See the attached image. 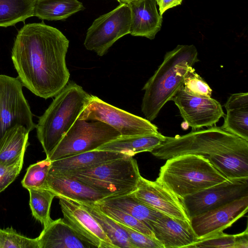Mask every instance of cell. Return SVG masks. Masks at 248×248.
<instances>
[{
    "instance_id": "obj_1",
    "label": "cell",
    "mask_w": 248,
    "mask_h": 248,
    "mask_svg": "<svg viewBox=\"0 0 248 248\" xmlns=\"http://www.w3.org/2000/svg\"><path fill=\"white\" fill-rule=\"evenodd\" d=\"M69 41L58 29L44 22L24 25L18 31L11 58L18 78L35 95L55 97L66 85Z\"/></svg>"
},
{
    "instance_id": "obj_2",
    "label": "cell",
    "mask_w": 248,
    "mask_h": 248,
    "mask_svg": "<svg viewBox=\"0 0 248 248\" xmlns=\"http://www.w3.org/2000/svg\"><path fill=\"white\" fill-rule=\"evenodd\" d=\"M193 45H177L167 52L163 62L142 88L145 91L141 111L146 119L154 120L164 105L184 84V76L189 66L199 61Z\"/></svg>"
},
{
    "instance_id": "obj_3",
    "label": "cell",
    "mask_w": 248,
    "mask_h": 248,
    "mask_svg": "<svg viewBox=\"0 0 248 248\" xmlns=\"http://www.w3.org/2000/svg\"><path fill=\"white\" fill-rule=\"evenodd\" d=\"M91 97L81 86L68 81L39 117L37 136L46 157L78 119Z\"/></svg>"
},
{
    "instance_id": "obj_4",
    "label": "cell",
    "mask_w": 248,
    "mask_h": 248,
    "mask_svg": "<svg viewBox=\"0 0 248 248\" xmlns=\"http://www.w3.org/2000/svg\"><path fill=\"white\" fill-rule=\"evenodd\" d=\"M228 180L206 157L189 154L167 159L156 181L182 198Z\"/></svg>"
},
{
    "instance_id": "obj_5",
    "label": "cell",
    "mask_w": 248,
    "mask_h": 248,
    "mask_svg": "<svg viewBox=\"0 0 248 248\" xmlns=\"http://www.w3.org/2000/svg\"><path fill=\"white\" fill-rule=\"evenodd\" d=\"M248 150V141L230 133L221 127L211 126L196 129L182 136L166 137L151 154L167 160L183 154H195L209 157L228 152Z\"/></svg>"
},
{
    "instance_id": "obj_6",
    "label": "cell",
    "mask_w": 248,
    "mask_h": 248,
    "mask_svg": "<svg viewBox=\"0 0 248 248\" xmlns=\"http://www.w3.org/2000/svg\"><path fill=\"white\" fill-rule=\"evenodd\" d=\"M60 174L76 178L109 197L132 193L141 176L137 160L131 156Z\"/></svg>"
},
{
    "instance_id": "obj_7",
    "label": "cell",
    "mask_w": 248,
    "mask_h": 248,
    "mask_svg": "<svg viewBox=\"0 0 248 248\" xmlns=\"http://www.w3.org/2000/svg\"><path fill=\"white\" fill-rule=\"evenodd\" d=\"M120 136L118 131L103 122L78 119L46 158L52 161L95 150Z\"/></svg>"
},
{
    "instance_id": "obj_8",
    "label": "cell",
    "mask_w": 248,
    "mask_h": 248,
    "mask_svg": "<svg viewBox=\"0 0 248 248\" xmlns=\"http://www.w3.org/2000/svg\"><path fill=\"white\" fill-rule=\"evenodd\" d=\"M78 119L103 122L115 129L121 136L159 133L157 126L147 119L116 108L93 95Z\"/></svg>"
},
{
    "instance_id": "obj_9",
    "label": "cell",
    "mask_w": 248,
    "mask_h": 248,
    "mask_svg": "<svg viewBox=\"0 0 248 248\" xmlns=\"http://www.w3.org/2000/svg\"><path fill=\"white\" fill-rule=\"evenodd\" d=\"M131 11L128 4L120 3L112 11L96 18L88 29L84 45L104 56L118 40L129 34Z\"/></svg>"
},
{
    "instance_id": "obj_10",
    "label": "cell",
    "mask_w": 248,
    "mask_h": 248,
    "mask_svg": "<svg viewBox=\"0 0 248 248\" xmlns=\"http://www.w3.org/2000/svg\"><path fill=\"white\" fill-rule=\"evenodd\" d=\"M22 87L18 77L0 75V141L5 133L16 125L29 132L36 127Z\"/></svg>"
},
{
    "instance_id": "obj_11",
    "label": "cell",
    "mask_w": 248,
    "mask_h": 248,
    "mask_svg": "<svg viewBox=\"0 0 248 248\" xmlns=\"http://www.w3.org/2000/svg\"><path fill=\"white\" fill-rule=\"evenodd\" d=\"M246 196H248V178L228 179L180 199L190 220Z\"/></svg>"
},
{
    "instance_id": "obj_12",
    "label": "cell",
    "mask_w": 248,
    "mask_h": 248,
    "mask_svg": "<svg viewBox=\"0 0 248 248\" xmlns=\"http://www.w3.org/2000/svg\"><path fill=\"white\" fill-rule=\"evenodd\" d=\"M181 115L192 130L216 125L225 115L221 104L216 100L192 93L184 84L171 98Z\"/></svg>"
},
{
    "instance_id": "obj_13",
    "label": "cell",
    "mask_w": 248,
    "mask_h": 248,
    "mask_svg": "<svg viewBox=\"0 0 248 248\" xmlns=\"http://www.w3.org/2000/svg\"><path fill=\"white\" fill-rule=\"evenodd\" d=\"M248 210V196L235 200L190 219L198 240L223 232L243 217Z\"/></svg>"
},
{
    "instance_id": "obj_14",
    "label": "cell",
    "mask_w": 248,
    "mask_h": 248,
    "mask_svg": "<svg viewBox=\"0 0 248 248\" xmlns=\"http://www.w3.org/2000/svg\"><path fill=\"white\" fill-rule=\"evenodd\" d=\"M131 194L141 203L164 215L190 222L180 198L156 181L141 176Z\"/></svg>"
},
{
    "instance_id": "obj_15",
    "label": "cell",
    "mask_w": 248,
    "mask_h": 248,
    "mask_svg": "<svg viewBox=\"0 0 248 248\" xmlns=\"http://www.w3.org/2000/svg\"><path fill=\"white\" fill-rule=\"evenodd\" d=\"M63 219L87 242L93 247L115 248L103 229L80 203L63 197H58Z\"/></svg>"
},
{
    "instance_id": "obj_16",
    "label": "cell",
    "mask_w": 248,
    "mask_h": 248,
    "mask_svg": "<svg viewBox=\"0 0 248 248\" xmlns=\"http://www.w3.org/2000/svg\"><path fill=\"white\" fill-rule=\"evenodd\" d=\"M147 226L163 248H189L198 240L190 222L165 215L150 222Z\"/></svg>"
},
{
    "instance_id": "obj_17",
    "label": "cell",
    "mask_w": 248,
    "mask_h": 248,
    "mask_svg": "<svg viewBox=\"0 0 248 248\" xmlns=\"http://www.w3.org/2000/svg\"><path fill=\"white\" fill-rule=\"evenodd\" d=\"M43 188L55 197L79 202L96 203L109 197L76 178L57 173L48 172Z\"/></svg>"
},
{
    "instance_id": "obj_18",
    "label": "cell",
    "mask_w": 248,
    "mask_h": 248,
    "mask_svg": "<svg viewBox=\"0 0 248 248\" xmlns=\"http://www.w3.org/2000/svg\"><path fill=\"white\" fill-rule=\"evenodd\" d=\"M127 3L131 11L129 34L154 39L162 23V16L157 11L156 0H135Z\"/></svg>"
},
{
    "instance_id": "obj_19",
    "label": "cell",
    "mask_w": 248,
    "mask_h": 248,
    "mask_svg": "<svg viewBox=\"0 0 248 248\" xmlns=\"http://www.w3.org/2000/svg\"><path fill=\"white\" fill-rule=\"evenodd\" d=\"M39 248H88L85 241L63 218L52 220L37 237Z\"/></svg>"
},
{
    "instance_id": "obj_20",
    "label": "cell",
    "mask_w": 248,
    "mask_h": 248,
    "mask_svg": "<svg viewBox=\"0 0 248 248\" xmlns=\"http://www.w3.org/2000/svg\"><path fill=\"white\" fill-rule=\"evenodd\" d=\"M129 156L123 153L95 150L51 161L49 173L75 171L114 159Z\"/></svg>"
},
{
    "instance_id": "obj_21",
    "label": "cell",
    "mask_w": 248,
    "mask_h": 248,
    "mask_svg": "<svg viewBox=\"0 0 248 248\" xmlns=\"http://www.w3.org/2000/svg\"><path fill=\"white\" fill-rule=\"evenodd\" d=\"M225 107L227 114L221 127L248 141V93L232 94Z\"/></svg>"
},
{
    "instance_id": "obj_22",
    "label": "cell",
    "mask_w": 248,
    "mask_h": 248,
    "mask_svg": "<svg viewBox=\"0 0 248 248\" xmlns=\"http://www.w3.org/2000/svg\"><path fill=\"white\" fill-rule=\"evenodd\" d=\"M160 133L144 136H120L96 150L123 153L133 156L144 152H151L165 139Z\"/></svg>"
},
{
    "instance_id": "obj_23",
    "label": "cell",
    "mask_w": 248,
    "mask_h": 248,
    "mask_svg": "<svg viewBox=\"0 0 248 248\" xmlns=\"http://www.w3.org/2000/svg\"><path fill=\"white\" fill-rule=\"evenodd\" d=\"M29 133L20 125L14 126L5 133L0 141V163L11 165L24 156Z\"/></svg>"
},
{
    "instance_id": "obj_24",
    "label": "cell",
    "mask_w": 248,
    "mask_h": 248,
    "mask_svg": "<svg viewBox=\"0 0 248 248\" xmlns=\"http://www.w3.org/2000/svg\"><path fill=\"white\" fill-rule=\"evenodd\" d=\"M207 159L228 179L248 178V150L228 152Z\"/></svg>"
},
{
    "instance_id": "obj_25",
    "label": "cell",
    "mask_w": 248,
    "mask_h": 248,
    "mask_svg": "<svg viewBox=\"0 0 248 248\" xmlns=\"http://www.w3.org/2000/svg\"><path fill=\"white\" fill-rule=\"evenodd\" d=\"M98 202L117 208L130 215L147 226L150 222L164 215L141 203L131 193L108 197Z\"/></svg>"
},
{
    "instance_id": "obj_26",
    "label": "cell",
    "mask_w": 248,
    "mask_h": 248,
    "mask_svg": "<svg viewBox=\"0 0 248 248\" xmlns=\"http://www.w3.org/2000/svg\"><path fill=\"white\" fill-rule=\"evenodd\" d=\"M84 9L78 0H36L34 16L42 20H61Z\"/></svg>"
},
{
    "instance_id": "obj_27",
    "label": "cell",
    "mask_w": 248,
    "mask_h": 248,
    "mask_svg": "<svg viewBox=\"0 0 248 248\" xmlns=\"http://www.w3.org/2000/svg\"><path fill=\"white\" fill-rule=\"evenodd\" d=\"M78 202L97 221L115 248H134L120 224L102 212L95 203Z\"/></svg>"
},
{
    "instance_id": "obj_28",
    "label": "cell",
    "mask_w": 248,
    "mask_h": 248,
    "mask_svg": "<svg viewBox=\"0 0 248 248\" xmlns=\"http://www.w3.org/2000/svg\"><path fill=\"white\" fill-rule=\"evenodd\" d=\"M36 0H0V27L14 26L34 16Z\"/></svg>"
},
{
    "instance_id": "obj_29",
    "label": "cell",
    "mask_w": 248,
    "mask_h": 248,
    "mask_svg": "<svg viewBox=\"0 0 248 248\" xmlns=\"http://www.w3.org/2000/svg\"><path fill=\"white\" fill-rule=\"evenodd\" d=\"M30 206L33 217L46 227L52 220L50 210L55 194L45 188H30Z\"/></svg>"
},
{
    "instance_id": "obj_30",
    "label": "cell",
    "mask_w": 248,
    "mask_h": 248,
    "mask_svg": "<svg viewBox=\"0 0 248 248\" xmlns=\"http://www.w3.org/2000/svg\"><path fill=\"white\" fill-rule=\"evenodd\" d=\"M94 203L102 212L117 222L155 239L153 232L148 226L130 215L117 208L100 202Z\"/></svg>"
},
{
    "instance_id": "obj_31",
    "label": "cell",
    "mask_w": 248,
    "mask_h": 248,
    "mask_svg": "<svg viewBox=\"0 0 248 248\" xmlns=\"http://www.w3.org/2000/svg\"><path fill=\"white\" fill-rule=\"evenodd\" d=\"M51 161L45 159L31 165L21 181L22 186L26 189L43 188L46 180Z\"/></svg>"
},
{
    "instance_id": "obj_32",
    "label": "cell",
    "mask_w": 248,
    "mask_h": 248,
    "mask_svg": "<svg viewBox=\"0 0 248 248\" xmlns=\"http://www.w3.org/2000/svg\"><path fill=\"white\" fill-rule=\"evenodd\" d=\"M0 248H39L37 238L17 233L12 227L0 229Z\"/></svg>"
},
{
    "instance_id": "obj_33",
    "label": "cell",
    "mask_w": 248,
    "mask_h": 248,
    "mask_svg": "<svg viewBox=\"0 0 248 248\" xmlns=\"http://www.w3.org/2000/svg\"><path fill=\"white\" fill-rule=\"evenodd\" d=\"M184 86L195 94L211 97L212 90L207 83L195 72L193 66H189L184 76Z\"/></svg>"
},
{
    "instance_id": "obj_34",
    "label": "cell",
    "mask_w": 248,
    "mask_h": 248,
    "mask_svg": "<svg viewBox=\"0 0 248 248\" xmlns=\"http://www.w3.org/2000/svg\"><path fill=\"white\" fill-rule=\"evenodd\" d=\"M235 234H227L223 232L198 240L190 248H235Z\"/></svg>"
},
{
    "instance_id": "obj_35",
    "label": "cell",
    "mask_w": 248,
    "mask_h": 248,
    "mask_svg": "<svg viewBox=\"0 0 248 248\" xmlns=\"http://www.w3.org/2000/svg\"><path fill=\"white\" fill-rule=\"evenodd\" d=\"M119 224L126 232L130 242L134 248H163L156 239L125 225Z\"/></svg>"
},
{
    "instance_id": "obj_36",
    "label": "cell",
    "mask_w": 248,
    "mask_h": 248,
    "mask_svg": "<svg viewBox=\"0 0 248 248\" xmlns=\"http://www.w3.org/2000/svg\"><path fill=\"white\" fill-rule=\"evenodd\" d=\"M24 156L11 165H6L0 163V193L8 187L19 175L23 166Z\"/></svg>"
},
{
    "instance_id": "obj_37",
    "label": "cell",
    "mask_w": 248,
    "mask_h": 248,
    "mask_svg": "<svg viewBox=\"0 0 248 248\" xmlns=\"http://www.w3.org/2000/svg\"><path fill=\"white\" fill-rule=\"evenodd\" d=\"M159 6V15L163 14L168 9L181 5L183 0H155Z\"/></svg>"
},
{
    "instance_id": "obj_38",
    "label": "cell",
    "mask_w": 248,
    "mask_h": 248,
    "mask_svg": "<svg viewBox=\"0 0 248 248\" xmlns=\"http://www.w3.org/2000/svg\"><path fill=\"white\" fill-rule=\"evenodd\" d=\"M235 248H248V229L241 233L235 234Z\"/></svg>"
},
{
    "instance_id": "obj_39",
    "label": "cell",
    "mask_w": 248,
    "mask_h": 248,
    "mask_svg": "<svg viewBox=\"0 0 248 248\" xmlns=\"http://www.w3.org/2000/svg\"><path fill=\"white\" fill-rule=\"evenodd\" d=\"M133 0H123V3H127L129 2L133 1Z\"/></svg>"
},
{
    "instance_id": "obj_40",
    "label": "cell",
    "mask_w": 248,
    "mask_h": 248,
    "mask_svg": "<svg viewBox=\"0 0 248 248\" xmlns=\"http://www.w3.org/2000/svg\"><path fill=\"white\" fill-rule=\"evenodd\" d=\"M116 0L118 1L119 3L123 2V0Z\"/></svg>"
}]
</instances>
